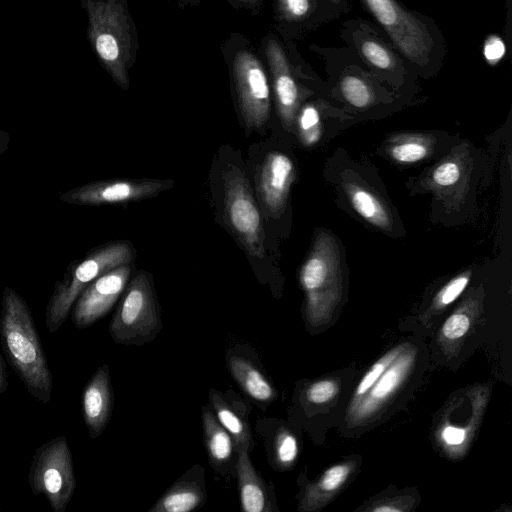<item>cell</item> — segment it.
<instances>
[{"instance_id":"d590c367","label":"cell","mask_w":512,"mask_h":512,"mask_svg":"<svg viewBox=\"0 0 512 512\" xmlns=\"http://www.w3.org/2000/svg\"><path fill=\"white\" fill-rule=\"evenodd\" d=\"M8 386L7 382V372L5 363L2 355H0V394H2Z\"/></svg>"},{"instance_id":"603a6c76","label":"cell","mask_w":512,"mask_h":512,"mask_svg":"<svg viewBox=\"0 0 512 512\" xmlns=\"http://www.w3.org/2000/svg\"><path fill=\"white\" fill-rule=\"evenodd\" d=\"M204 444L209 460L214 467L229 463L235 449L233 439L217 420L212 409L206 405L202 409Z\"/></svg>"},{"instance_id":"5bb4252c","label":"cell","mask_w":512,"mask_h":512,"mask_svg":"<svg viewBox=\"0 0 512 512\" xmlns=\"http://www.w3.org/2000/svg\"><path fill=\"white\" fill-rule=\"evenodd\" d=\"M294 178V164L287 155L277 151L266 155L257 174V190L272 215L279 216L285 209Z\"/></svg>"},{"instance_id":"9c48e42d","label":"cell","mask_w":512,"mask_h":512,"mask_svg":"<svg viewBox=\"0 0 512 512\" xmlns=\"http://www.w3.org/2000/svg\"><path fill=\"white\" fill-rule=\"evenodd\" d=\"M224 213L233 233L247 252L264 256V231L257 203L243 173L232 168L224 176Z\"/></svg>"},{"instance_id":"277c9868","label":"cell","mask_w":512,"mask_h":512,"mask_svg":"<svg viewBox=\"0 0 512 512\" xmlns=\"http://www.w3.org/2000/svg\"><path fill=\"white\" fill-rule=\"evenodd\" d=\"M324 62L327 84L348 106L365 110L389 101L395 89L368 70L346 46L311 45Z\"/></svg>"},{"instance_id":"3957f363","label":"cell","mask_w":512,"mask_h":512,"mask_svg":"<svg viewBox=\"0 0 512 512\" xmlns=\"http://www.w3.org/2000/svg\"><path fill=\"white\" fill-rule=\"evenodd\" d=\"M339 36L356 58L396 91L415 87L419 76L373 22L361 17L344 20Z\"/></svg>"},{"instance_id":"2e32d148","label":"cell","mask_w":512,"mask_h":512,"mask_svg":"<svg viewBox=\"0 0 512 512\" xmlns=\"http://www.w3.org/2000/svg\"><path fill=\"white\" fill-rule=\"evenodd\" d=\"M113 389L109 365L100 366L82 393V413L88 434L95 439L107 427L113 410Z\"/></svg>"},{"instance_id":"8d00e7d4","label":"cell","mask_w":512,"mask_h":512,"mask_svg":"<svg viewBox=\"0 0 512 512\" xmlns=\"http://www.w3.org/2000/svg\"><path fill=\"white\" fill-rule=\"evenodd\" d=\"M8 143H9L8 133L0 130V155L7 149Z\"/></svg>"},{"instance_id":"f1b7e54d","label":"cell","mask_w":512,"mask_h":512,"mask_svg":"<svg viewBox=\"0 0 512 512\" xmlns=\"http://www.w3.org/2000/svg\"><path fill=\"white\" fill-rule=\"evenodd\" d=\"M350 465L338 464L334 465L321 476L320 481L315 488L309 491H326L331 492L338 489L347 479L350 473Z\"/></svg>"},{"instance_id":"8fae6325","label":"cell","mask_w":512,"mask_h":512,"mask_svg":"<svg viewBox=\"0 0 512 512\" xmlns=\"http://www.w3.org/2000/svg\"><path fill=\"white\" fill-rule=\"evenodd\" d=\"M233 74L240 110L249 128H260L270 116V88L261 62L248 51L234 58Z\"/></svg>"},{"instance_id":"30bf717a","label":"cell","mask_w":512,"mask_h":512,"mask_svg":"<svg viewBox=\"0 0 512 512\" xmlns=\"http://www.w3.org/2000/svg\"><path fill=\"white\" fill-rule=\"evenodd\" d=\"M299 279L307 295L310 313L335 297L340 284V254L332 236L325 232L318 234L300 269Z\"/></svg>"},{"instance_id":"52a82bcc","label":"cell","mask_w":512,"mask_h":512,"mask_svg":"<svg viewBox=\"0 0 512 512\" xmlns=\"http://www.w3.org/2000/svg\"><path fill=\"white\" fill-rule=\"evenodd\" d=\"M28 483L36 496H44L54 512H64L72 499L76 479L66 436H58L35 451Z\"/></svg>"},{"instance_id":"9a60e30c","label":"cell","mask_w":512,"mask_h":512,"mask_svg":"<svg viewBox=\"0 0 512 512\" xmlns=\"http://www.w3.org/2000/svg\"><path fill=\"white\" fill-rule=\"evenodd\" d=\"M415 358L413 350H403L373 386L349 409L352 421H362L375 413L398 389L410 371Z\"/></svg>"},{"instance_id":"484cf974","label":"cell","mask_w":512,"mask_h":512,"mask_svg":"<svg viewBox=\"0 0 512 512\" xmlns=\"http://www.w3.org/2000/svg\"><path fill=\"white\" fill-rule=\"evenodd\" d=\"M295 122L298 134L304 146H313L321 138V101H307L300 106Z\"/></svg>"},{"instance_id":"1f68e13d","label":"cell","mask_w":512,"mask_h":512,"mask_svg":"<svg viewBox=\"0 0 512 512\" xmlns=\"http://www.w3.org/2000/svg\"><path fill=\"white\" fill-rule=\"evenodd\" d=\"M470 320L464 313L452 314L443 324L442 332L449 339L463 336L469 329Z\"/></svg>"},{"instance_id":"e575fe53","label":"cell","mask_w":512,"mask_h":512,"mask_svg":"<svg viewBox=\"0 0 512 512\" xmlns=\"http://www.w3.org/2000/svg\"><path fill=\"white\" fill-rule=\"evenodd\" d=\"M340 17L348 14L352 9L350 0H323Z\"/></svg>"},{"instance_id":"ffe728a7","label":"cell","mask_w":512,"mask_h":512,"mask_svg":"<svg viewBox=\"0 0 512 512\" xmlns=\"http://www.w3.org/2000/svg\"><path fill=\"white\" fill-rule=\"evenodd\" d=\"M227 365L234 380L251 399L263 404L275 399L272 383L249 359L234 355L229 357Z\"/></svg>"},{"instance_id":"d4e9b609","label":"cell","mask_w":512,"mask_h":512,"mask_svg":"<svg viewBox=\"0 0 512 512\" xmlns=\"http://www.w3.org/2000/svg\"><path fill=\"white\" fill-rule=\"evenodd\" d=\"M432 147V140L424 135H399L388 148L392 159L399 163L411 164L426 158Z\"/></svg>"},{"instance_id":"4316f807","label":"cell","mask_w":512,"mask_h":512,"mask_svg":"<svg viewBox=\"0 0 512 512\" xmlns=\"http://www.w3.org/2000/svg\"><path fill=\"white\" fill-rule=\"evenodd\" d=\"M404 350V346H398L388 353H386L381 359H379L370 370L364 375L362 380L359 382L354 400L359 399L363 396L379 379V377L385 372L389 365L398 357V355Z\"/></svg>"},{"instance_id":"4dcf8cb0","label":"cell","mask_w":512,"mask_h":512,"mask_svg":"<svg viewBox=\"0 0 512 512\" xmlns=\"http://www.w3.org/2000/svg\"><path fill=\"white\" fill-rule=\"evenodd\" d=\"M338 384L333 380H321L311 384L306 391L308 401L321 404L331 400L338 393Z\"/></svg>"},{"instance_id":"ac0fdd59","label":"cell","mask_w":512,"mask_h":512,"mask_svg":"<svg viewBox=\"0 0 512 512\" xmlns=\"http://www.w3.org/2000/svg\"><path fill=\"white\" fill-rule=\"evenodd\" d=\"M236 474L241 509L245 512H266L272 510L267 486L255 470L249 452H237Z\"/></svg>"},{"instance_id":"d6a6232c","label":"cell","mask_w":512,"mask_h":512,"mask_svg":"<svg viewBox=\"0 0 512 512\" xmlns=\"http://www.w3.org/2000/svg\"><path fill=\"white\" fill-rule=\"evenodd\" d=\"M505 54V43L498 36H490L484 44V55L491 65H495Z\"/></svg>"},{"instance_id":"cb8c5ba5","label":"cell","mask_w":512,"mask_h":512,"mask_svg":"<svg viewBox=\"0 0 512 512\" xmlns=\"http://www.w3.org/2000/svg\"><path fill=\"white\" fill-rule=\"evenodd\" d=\"M466 167L456 156L449 157L439 163L431 172L428 182L432 189L441 195L456 192L466 181Z\"/></svg>"},{"instance_id":"5b68a950","label":"cell","mask_w":512,"mask_h":512,"mask_svg":"<svg viewBox=\"0 0 512 512\" xmlns=\"http://www.w3.org/2000/svg\"><path fill=\"white\" fill-rule=\"evenodd\" d=\"M134 258V250L127 241H115L91 252L56 282L45 310L47 330L54 333L66 322L80 293L104 273Z\"/></svg>"},{"instance_id":"8992f818","label":"cell","mask_w":512,"mask_h":512,"mask_svg":"<svg viewBox=\"0 0 512 512\" xmlns=\"http://www.w3.org/2000/svg\"><path fill=\"white\" fill-rule=\"evenodd\" d=\"M159 306L148 275L137 273L127 284L109 324L117 344L140 346L154 340L162 330Z\"/></svg>"},{"instance_id":"7402d4cb","label":"cell","mask_w":512,"mask_h":512,"mask_svg":"<svg viewBox=\"0 0 512 512\" xmlns=\"http://www.w3.org/2000/svg\"><path fill=\"white\" fill-rule=\"evenodd\" d=\"M343 189L351 206L364 220L381 229L390 228V212L376 194L362 184L351 181L346 182Z\"/></svg>"},{"instance_id":"7c38bea8","label":"cell","mask_w":512,"mask_h":512,"mask_svg":"<svg viewBox=\"0 0 512 512\" xmlns=\"http://www.w3.org/2000/svg\"><path fill=\"white\" fill-rule=\"evenodd\" d=\"M131 266H118L91 282L74 303L71 319L78 329H85L104 317L123 294Z\"/></svg>"},{"instance_id":"83f0119b","label":"cell","mask_w":512,"mask_h":512,"mask_svg":"<svg viewBox=\"0 0 512 512\" xmlns=\"http://www.w3.org/2000/svg\"><path fill=\"white\" fill-rule=\"evenodd\" d=\"M274 454L277 463L283 467L291 465L298 454L296 438L286 430L277 434L274 442Z\"/></svg>"},{"instance_id":"e0dca14e","label":"cell","mask_w":512,"mask_h":512,"mask_svg":"<svg viewBox=\"0 0 512 512\" xmlns=\"http://www.w3.org/2000/svg\"><path fill=\"white\" fill-rule=\"evenodd\" d=\"M277 8L294 34L313 32L340 18L323 0H277Z\"/></svg>"},{"instance_id":"836d02e7","label":"cell","mask_w":512,"mask_h":512,"mask_svg":"<svg viewBox=\"0 0 512 512\" xmlns=\"http://www.w3.org/2000/svg\"><path fill=\"white\" fill-rule=\"evenodd\" d=\"M441 437L446 444L460 445L466 439V431L463 428L448 425L442 430Z\"/></svg>"},{"instance_id":"f546056e","label":"cell","mask_w":512,"mask_h":512,"mask_svg":"<svg viewBox=\"0 0 512 512\" xmlns=\"http://www.w3.org/2000/svg\"><path fill=\"white\" fill-rule=\"evenodd\" d=\"M470 280V273L465 272L450 280L438 293L436 302L438 306H447L455 301L464 291Z\"/></svg>"},{"instance_id":"44dd1931","label":"cell","mask_w":512,"mask_h":512,"mask_svg":"<svg viewBox=\"0 0 512 512\" xmlns=\"http://www.w3.org/2000/svg\"><path fill=\"white\" fill-rule=\"evenodd\" d=\"M203 485L188 479L176 481L149 509V512H189L203 505Z\"/></svg>"},{"instance_id":"d6986e66","label":"cell","mask_w":512,"mask_h":512,"mask_svg":"<svg viewBox=\"0 0 512 512\" xmlns=\"http://www.w3.org/2000/svg\"><path fill=\"white\" fill-rule=\"evenodd\" d=\"M212 411L217 420L231 435L235 450H246L250 452L254 447L253 436L247 421V416L239 408L227 401L217 390L209 392Z\"/></svg>"},{"instance_id":"ba28073f","label":"cell","mask_w":512,"mask_h":512,"mask_svg":"<svg viewBox=\"0 0 512 512\" xmlns=\"http://www.w3.org/2000/svg\"><path fill=\"white\" fill-rule=\"evenodd\" d=\"M265 53L277 111L283 127L289 130L295 123L302 101L315 92V88L305 86L303 81H317L320 78L312 70H304L307 66L303 63L293 62L277 39L267 42Z\"/></svg>"},{"instance_id":"6da1fadb","label":"cell","mask_w":512,"mask_h":512,"mask_svg":"<svg viewBox=\"0 0 512 512\" xmlns=\"http://www.w3.org/2000/svg\"><path fill=\"white\" fill-rule=\"evenodd\" d=\"M359 2L419 78L430 79L440 72L447 44L433 18L410 9L400 0Z\"/></svg>"},{"instance_id":"7a4b0ae2","label":"cell","mask_w":512,"mask_h":512,"mask_svg":"<svg viewBox=\"0 0 512 512\" xmlns=\"http://www.w3.org/2000/svg\"><path fill=\"white\" fill-rule=\"evenodd\" d=\"M0 341L4 355L29 394L40 403L52 396L53 380L32 314L12 288L4 289L0 310Z\"/></svg>"},{"instance_id":"4fadbf2b","label":"cell","mask_w":512,"mask_h":512,"mask_svg":"<svg viewBox=\"0 0 512 512\" xmlns=\"http://www.w3.org/2000/svg\"><path fill=\"white\" fill-rule=\"evenodd\" d=\"M166 187L159 180L116 179L88 183L61 194L60 199L76 205H110L152 197Z\"/></svg>"},{"instance_id":"74e56055","label":"cell","mask_w":512,"mask_h":512,"mask_svg":"<svg viewBox=\"0 0 512 512\" xmlns=\"http://www.w3.org/2000/svg\"><path fill=\"white\" fill-rule=\"evenodd\" d=\"M375 511H399V508L392 507V506H380L374 509Z\"/></svg>"}]
</instances>
